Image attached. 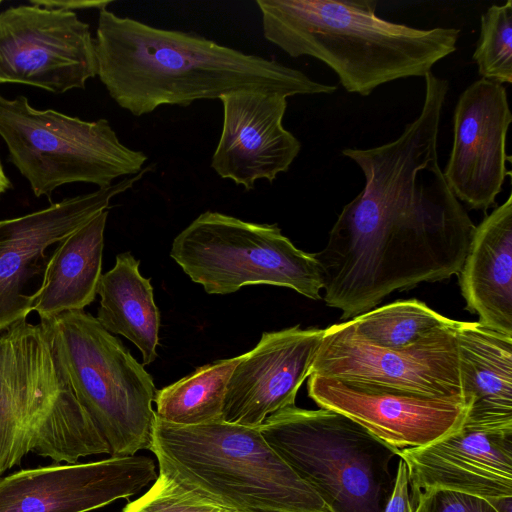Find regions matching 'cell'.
Returning <instances> with one entry per match:
<instances>
[{
    "label": "cell",
    "instance_id": "obj_12",
    "mask_svg": "<svg viewBox=\"0 0 512 512\" xmlns=\"http://www.w3.org/2000/svg\"><path fill=\"white\" fill-rule=\"evenodd\" d=\"M309 397L320 407L339 412L385 443L419 447L459 429L467 414L458 398L431 397L365 381L310 374Z\"/></svg>",
    "mask_w": 512,
    "mask_h": 512
},
{
    "label": "cell",
    "instance_id": "obj_7",
    "mask_svg": "<svg viewBox=\"0 0 512 512\" xmlns=\"http://www.w3.org/2000/svg\"><path fill=\"white\" fill-rule=\"evenodd\" d=\"M80 407L41 324L23 320L0 335V477L33 452L62 461Z\"/></svg>",
    "mask_w": 512,
    "mask_h": 512
},
{
    "label": "cell",
    "instance_id": "obj_14",
    "mask_svg": "<svg viewBox=\"0 0 512 512\" xmlns=\"http://www.w3.org/2000/svg\"><path fill=\"white\" fill-rule=\"evenodd\" d=\"M157 477L154 461L135 455L22 469L0 477V512H89Z\"/></svg>",
    "mask_w": 512,
    "mask_h": 512
},
{
    "label": "cell",
    "instance_id": "obj_22",
    "mask_svg": "<svg viewBox=\"0 0 512 512\" xmlns=\"http://www.w3.org/2000/svg\"><path fill=\"white\" fill-rule=\"evenodd\" d=\"M140 262L130 252L116 256L114 267L102 274L96 319L111 334H119L141 352L143 364L157 358L160 312L149 278L139 271Z\"/></svg>",
    "mask_w": 512,
    "mask_h": 512
},
{
    "label": "cell",
    "instance_id": "obj_19",
    "mask_svg": "<svg viewBox=\"0 0 512 512\" xmlns=\"http://www.w3.org/2000/svg\"><path fill=\"white\" fill-rule=\"evenodd\" d=\"M458 275L466 309L512 336V193L475 226Z\"/></svg>",
    "mask_w": 512,
    "mask_h": 512
},
{
    "label": "cell",
    "instance_id": "obj_26",
    "mask_svg": "<svg viewBox=\"0 0 512 512\" xmlns=\"http://www.w3.org/2000/svg\"><path fill=\"white\" fill-rule=\"evenodd\" d=\"M121 512H234L204 499L159 473L147 492Z\"/></svg>",
    "mask_w": 512,
    "mask_h": 512
},
{
    "label": "cell",
    "instance_id": "obj_15",
    "mask_svg": "<svg viewBox=\"0 0 512 512\" xmlns=\"http://www.w3.org/2000/svg\"><path fill=\"white\" fill-rule=\"evenodd\" d=\"M512 121L503 84L481 78L459 96L453 114V143L444 178L458 201L474 210L494 205L506 177V138Z\"/></svg>",
    "mask_w": 512,
    "mask_h": 512
},
{
    "label": "cell",
    "instance_id": "obj_10",
    "mask_svg": "<svg viewBox=\"0 0 512 512\" xmlns=\"http://www.w3.org/2000/svg\"><path fill=\"white\" fill-rule=\"evenodd\" d=\"M97 70L90 27L76 12L31 3L0 12V84L65 93L85 89Z\"/></svg>",
    "mask_w": 512,
    "mask_h": 512
},
{
    "label": "cell",
    "instance_id": "obj_24",
    "mask_svg": "<svg viewBox=\"0 0 512 512\" xmlns=\"http://www.w3.org/2000/svg\"><path fill=\"white\" fill-rule=\"evenodd\" d=\"M417 299L397 300L349 320L355 333L386 349L406 350L436 338L456 324Z\"/></svg>",
    "mask_w": 512,
    "mask_h": 512
},
{
    "label": "cell",
    "instance_id": "obj_25",
    "mask_svg": "<svg viewBox=\"0 0 512 512\" xmlns=\"http://www.w3.org/2000/svg\"><path fill=\"white\" fill-rule=\"evenodd\" d=\"M479 75L500 84L512 83V1L493 4L482 14L473 53Z\"/></svg>",
    "mask_w": 512,
    "mask_h": 512
},
{
    "label": "cell",
    "instance_id": "obj_2",
    "mask_svg": "<svg viewBox=\"0 0 512 512\" xmlns=\"http://www.w3.org/2000/svg\"><path fill=\"white\" fill-rule=\"evenodd\" d=\"M97 76L110 97L134 116L162 105L188 106L242 89L295 95L331 94L337 86L300 70L246 54L203 36L150 26L99 10Z\"/></svg>",
    "mask_w": 512,
    "mask_h": 512
},
{
    "label": "cell",
    "instance_id": "obj_28",
    "mask_svg": "<svg viewBox=\"0 0 512 512\" xmlns=\"http://www.w3.org/2000/svg\"><path fill=\"white\" fill-rule=\"evenodd\" d=\"M384 512H414L408 469L406 463L401 458H399L396 468L393 491Z\"/></svg>",
    "mask_w": 512,
    "mask_h": 512
},
{
    "label": "cell",
    "instance_id": "obj_8",
    "mask_svg": "<svg viewBox=\"0 0 512 512\" xmlns=\"http://www.w3.org/2000/svg\"><path fill=\"white\" fill-rule=\"evenodd\" d=\"M0 136L10 162L37 197L76 182L108 187L119 177L138 174L148 160L124 145L108 120L38 110L25 96L8 99L0 93Z\"/></svg>",
    "mask_w": 512,
    "mask_h": 512
},
{
    "label": "cell",
    "instance_id": "obj_17",
    "mask_svg": "<svg viewBox=\"0 0 512 512\" xmlns=\"http://www.w3.org/2000/svg\"><path fill=\"white\" fill-rule=\"evenodd\" d=\"M323 335L324 329L299 325L264 332L258 344L241 355L232 372L222 420L257 428L269 415L295 406Z\"/></svg>",
    "mask_w": 512,
    "mask_h": 512
},
{
    "label": "cell",
    "instance_id": "obj_16",
    "mask_svg": "<svg viewBox=\"0 0 512 512\" xmlns=\"http://www.w3.org/2000/svg\"><path fill=\"white\" fill-rule=\"evenodd\" d=\"M287 96L242 89L223 94V126L211 167L246 191L260 179L273 182L289 170L301 150L300 141L283 126Z\"/></svg>",
    "mask_w": 512,
    "mask_h": 512
},
{
    "label": "cell",
    "instance_id": "obj_18",
    "mask_svg": "<svg viewBox=\"0 0 512 512\" xmlns=\"http://www.w3.org/2000/svg\"><path fill=\"white\" fill-rule=\"evenodd\" d=\"M412 495L432 489L461 492L494 505L512 498V429H459L398 453Z\"/></svg>",
    "mask_w": 512,
    "mask_h": 512
},
{
    "label": "cell",
    "instance_id": "obj_5",
    "mask_svg": "<svg viewBox=\"0 0 512 512\" xmlns=\"http://www.w3.org/2000/svg\"><path fill=\"white\" fill-rule=\"evenodd\" d=\"M257 428L330 512H384L396 477L391 462L400 449L326 408L291 406Z\"/></svg>",
    "mask_w": 512,
    "mask_h": 512
},
{
    "label": "cell",
    "instance_id": "obj_30",
    "mask_svg": "<svg viewBox=\"0 0 512 512\" xmlns=\"http://www.w3.org/2000/svg\"><path fill=\"white\" fill-rule=\"evenodd\" d=\"M11 188V182L9 178L6 176L2 164L0 162V197L3 193Z\"/></svg>",
    "mask_w": 512,
    "mask_h": 512
},
{
    "label": "cell",
    "instance_id": "obj_13",
    "mask_svg": "<svg viewBox=\"0 0 512 512\" xmlns=\"http://www.w3.org/2000/svg\"><path fill=\"white\" fill-rule=\"evenodd\" d=\"M153 166L108 187L0 220V332L26 320L33 311L31 296L24 294V288L36 274L44 272L45 250L108 210L116 195L132 188Z\"/></svg>",
    "mask_w": 512,
    "mask_h": 512
},
{
    "label": "cell",
    "instance_id": "obj_4",
    "mask_svg": "<svg viewBox=\"0 0 512 512\" xmlns=\"http://www.w3.org/2000/svg\"><path fill=\"white\" fill-rule=\"evenodd\" d=\"M149 450L159 473L234 512H330L258 428L223 420L181 426L155 416Z\"/></svg>",
    "mask_w": 512,
    "mask_h": 512
},
{
    "label": "cell",
    "instance_id": "obj_6",
    "mask_svg": "<svg viewBox=\"0 0 512 512\" xmlns=\"http://www.w3.org/2000/svg\"><path fill=\"white\" fill-rule=\"evenodd\" d=\"M71 389L111 457L149 450L156 388L151 375L84 310L40 320Z\"/></svg>",
    "mask_w": 512,
    "mask_h": 512
},
{
    "label": "cell",
    "instance_id": "obj_11",
    "mask_svg": "<svg viewBox=\"0 0 512 512\" xmlns=\"http://www.w3.org/2000/svg\"><path fill=\"white\" fill-rule=\"evenodd\" d=\"M457 323L436 338L406 350L367 342L349 321L333 324L324 329L310 374L463 400Z\"/></svg>",
    "mask_w": 512,
    "mask_h": 512
},
{
    "label": "cell",
    "instance_id": "obj_21",
    "mask_svg": "<svg viewBox=\"0 0 512 512\" xmlns=\"http://www.w3.org/2000/svg\"><path fill=\"white\" fill-rule=\"evenodd\" d=\"M107 217L108 210L100 212L59 242L46 262L39 289L30 295L40 320L84 310L95 300L102 276Z\"/></svg>",
    "mask_w": 512,
    "mask_h": 512
},
{
    "label": "cell",
    "instance_id": "obj_31",
    "mask_svg": "<svg viewBox=\"0 0 512 512\" xmlns=\"http://www.w3.org/2000/svg\"><path fill=\"white\" fill-rule=\"evenodd\" d=\"M2 3V1L0 0V4Z\"/></svg>",
    "mask_w": 512,
    "mask_h": 512
},
{
    "label": "cell",
    "instance_id": "obj_27",
    "mask_svg": "<svg viewBox=\"0 0 512 512\" xmlns=\"http://www.w3.org/2000/svg\"><path fill=\"white\" fill-rule=\"evenodd\" d=\"M411 496L414 512H501L484 498L456 491L432 489Z\"/></svg>",
    "mask_w": 512,
    "mask_h": 512
},
{
    "label": "cell",
    "instance_id": "obj_3",
    "mask_svg": "<svg viewBox=\"0 0 512 512\" xmlns=\"http://www.w3.org/2000/svg\"><path fill=\"white\" fill-rule=\"evenodd\" d=\"M263 35L290 57L329 66L350 93L368 96L382 84L425 77L456 51L460 30L419 29L390 22L372 0H257Z\"/></svg>",
    "mask_w": 512,
    "mask_h": 512
},
{
    "label": "cell",
    "instance_id": "obj_20",
    "mask_svg": "<svg viewBox=\"0 0 512 512\" xmlns=\"http://www.w3.org/2000/svg\"><path fill=\"white\" fill-rule=\"evenodd\" d=\"M456 339L464 404L462 426L512 429V336L458 321Z\"/></svg>",
    "mask_w": 512,
    "mask_h": 512
},
{
    "label": "cell",
    "instance_id": "obj_9",
    "mask_svg": "<svg viewBox=\"0 0 512 512\" xmlns=\"http://www.w3.org/2000/svg\"><path fill=\"white\" fill-rule=\"evenodd\" d=\"M170 256L208 294L264 284L321 299L323 282L315 253L296 248L277 224L206 211L175 237Z\"/></svg>",
    "mask_w": 512,
    "mask_h": 512
},
{
    "label": "cell",
    "instance_id": "obj_1",
    "mask_svg": "<svg viewBox=\"0 0 512 512\" xmlns=\"http://www.w3.org/2000/svg\"><path fill=\"white\" fill-rule=\"evenodd\" d=\"M419 115L395 140L346 148L365 177L315 253L327 306L341 320L372 310L396 290L458 274L475 228L438 164V136L449 82L425 77Z\"/></svg>",
    "mask_w": 512,
    "mask_h": 512
},
{
    "label": "cell",
    "instance_id": "obj_29",
    "mask_svg": "<svg viewBox=\"0 0 512 512\" xmlns=\"http://www.w3.org/2000/svg\"><path fill=\"white\" fill-rule=\"evenodd\" d=\"M31 4L50 8V9H60L64 11H72L74 10H82V9H98L101 10L103 8H107L111 1H78V0H64V1H30Z\"/></svg>",
    "mask_w": 512,
    "mask_h": 512
},
{
    "label": "cell",
    "instance_id": "obj_23",
    "mask_svg": "<svg viewBox=\"0 0 512 512\" xmlns=\"http://www.w3.org/2000/svg\"><path fill=\"white\" fill-rule=\"evenodd\" d=\"M240 358L241 355L203 365L177 382L156 390V416L181 426L222 420L227 385Z\"/></svg>",
    "mask_w": 512,
    "mask_h": 512
}]
</instances>
